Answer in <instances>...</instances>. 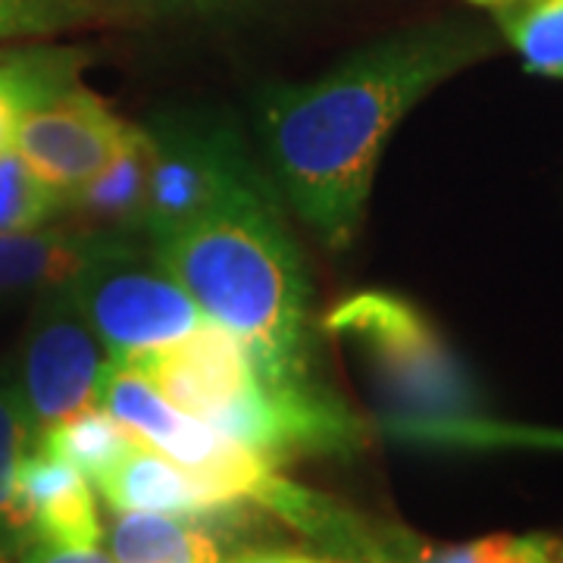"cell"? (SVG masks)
<instances>
[{
	"mask_svg": "<svg viewBox=\"0 0 563 563\" xmlns=\"http://www.w3.org/2000/svg\"><path fill=\"white\" fill-rule=\"evenodd\" d=\"M125 366L141 373L173 407L203 422L257 376L244 344L213 320Z\"/></svg>",
	"mask_w": 563,
	"mask_h": 563,
	"instance_id": "8",
	"label": "cell"
},
{
	"mask_svg": "<svg viewBox=\"0 0 563 563\" xmlns=\"http://www.w3.org/2000/svg\"><path fill=\"white\" fill-rule=\"evenodd\" d=\"M38 429L25 407L13 366H0V563L32 542V526L20 501V466L35 448Z\"/></svg>",
	"mask_w": 563,
	"mask_h": 563,
	"instance_id": "14",
	"label": "cell"
},
{
	"mask_svg": "<svg viewBox=\"0 0 563 563\" xmlns=\"http://www.w3.org/2000/svg\"><path fill=\"white\" fill-rule=\"evenodd\" d=\"M110 361L69 291V282L38 295L20 351V383L35 429L95 401V385Z\"/></svg>",
	"mask_w": 563,
	"mask_h": 563,
	"instance_id": "5",
	"label": "cell"
},
{
	"mask_svg": "<svg viewBox=\"0 0 563 563\" xmlns=\"http://www.w3.org/2000/svg\"><path fill=\"white\" fill-rule=\"evenodd\" d=\"M135 125L120 120L88 88L73 85L22 117L13 151L57 191H73L132 139Z\"/></svg>",
	"mask_w": 563,
	"mask_h": 563,
	"instance_id": "6",
	"label": "cell"
},
{
	"mask_svg": "<svg viewBox=\"0 0 563 563\" xmlns=\"http://www.w3.org/2000/svg\"><path fill=\"white\" fill-rule=\"evenodd\" d=\"M107 16V0H0V44L38 41Z\"/></svg>",
	"mask_w": 563,
	"mask_h": 563,
	"instance_id": "20",
	"label": "cell"
},
{
	"mask_svg": "<svg viewBox=\"0 0 563 563\" xmlns=\"http://www.w3.org/2000/svg\"><path fill=\"white\" fill-rule=\"evenodd\" d=\"M151 135L147 157V195L141 235L161 239L185 222L198 220L229 188L247 176L232 154V144L213 132L163 129Z\"/></svg>",
	"mask_w": 563,
	"mask_h": 563,
	"instance_id": "7",
	"label": "cell"
},
{
	"mask_svg": "<svg viewBox=\"0 0 563 563\" xmlns=\"http://www.w3.org/2000/svg\"><path fill=\"white\" fill-rule=\"evenodd\" d=\"M495 51V32L479 22H422L366 44L320 79L266 91V154L322 244L347 247L361 232L376 166L398 122Z\"/></svg>",
	"mask_w": 563,
	"mask_h": 563,
	"instance_id": "1",
	"label": "cell"
},
{
	"mask_svg": "<svg viewBox=\"0 0 563 563\" xmlns=\"http://www.w3.org/2000/svg\"><path fill=\"white\" fill-rule=\"evenodd\" d=\"M495 20L529 73L563 79V0H517L498 7Z\"/></svg>",
	"mask_w": 563,
	"mask_h": 563,
	"instance_id": "18",
	"label": "cell"
},
{
	"mask_svg": "<svg viewBox=\"0 0 563 563\" xmlns=\"http://www.w3.org/2000/svg\"><path fill=\"white\" fill-rule=\"evenodd\" d=\"M103 232L81 225H35L0 232V303L44 295L76 279Z\"/></svg>",
	"mask_w": 563,
	"mask_h": 563,
	"instance_id": "11",
	"label": "cell"
},
{
	"mask_svg": "<svg viewBox=\"0 0 563 563\" xmlns=\"http://www.w3.org/2000/svg\"><path fill=\"white\" fill-rule=\"evenodd\" d=\"M232 563H354L347 558H320V554H303V551H254Z\"/></svg>",
	"mask_w": 563,
	"mask_h": 563,
	"instance_id": "22",
	"label": "cell"
},
{
	"mask_svg": "<svg viewBox=\"0 0 563 563\" xmlns=\"http://www.w3.org/2000/svg\"><path fill=\"white\" fill-rule=\"evenodd\" d=\"M151 135L135 129L132 139L101 169L63 195V213L76 217L81 229L95 232H141L147 195Z\"/></svg>",
	"mask_w": 563,
	"mask_h": 563,
	"instance_id": "12",
	"label": "cell"
},
{
	"mask_svg": "<svg viewBox=\"0 0 563 563\" xmlns=\"http://www.w3.org/2000/svg\"><path fill=\"white\" fill-rule=\"evenodd\" d=\"M63 213V191L51 188L13 147L0 151V232L35 229Z\"/></svg>",
	"mask_w": 563,
	"mask_h": 563,
	"instance_id": "19",
	"label": "cell"
},
{
	"mask_svg": "<svg viewBox=\"0 0 563 563\" xmlns=\"http://www.w3.org/2000/svg\"><path fill=\"white\" fill-rule=\"evenodd\" d=\"M81 63L79 47H0V151L13 147V135L29 110L79 85Z\"/></svg>",
	"mask_w": 563,
	"mask_h": 563,
	"instance_id": "13",
	"label": "cell"
},
{
	"mask_svg": "<svg viewBox=\"0 0 563 563\" xmlns=\"http://www.w3.org/2000/svg\"><path fill=\"white\" fill-rule=\"evenodd\" d=\"M466 3H476V7H492V10H498V7L517 3V0H466Z\"/></svg>",
	"mask_w": 563,
	"mask_h": 563,
	"instance_id": "24",
	"label": "cell"
},
{
	"mask_svg": "<svg viewBox=\"0 0 563 563\" xmlns=\"http://www.w3.org/2000/svg\"><path fill=\"white\" fill-rule=\"evenodd\" d=\"M20 501L32 539L95 548L103 539L95 492L76 466L32 448L20 466Z\"/></svg>",
	"mask_w": 563,
	"mask_h": 563,
	"instance_id": "10",
	"label": "cell"
},
{
	"mask_svg": "<svg viewBox=\"0 0 563 563\" xmlns=\"http://www.w3.org/2000/svg\"><path fill=\"white\" fill-rule=\"evenodd\" d=\"M369 563H548V536H485L463 544L379 536V548Z\"/></svg>",
	"mask_w": 563,
	"mask_h": 563,
	"instance_id": "17",
	"label": "cell"
},
{
	"mask_svg": "<svg viewBox=\"0 0 563 563\" xmlns=\"http://www.w3.org/2000/svg\"><path fill=\"white\" fill-rule=\"evenodd\" d=\"M69 291L113 363L179 342L210 320L141 232H103Z\"/></svg>",
	"mask_w": 563,
	"mask_h": 563,
	"instance_id": "4",
	"label": "cell"
},
{
	"mask_svg": "<svg viewBox=\"0 0 563 563\" xmlns=\"http://www.w3.org/2000/svg\"><path fill=\"white\" fill-rule=\"evenodd\" d=\"M181 3H225V0H181Z\"/></svg>",
	"mask_w": 563,
	"mask_h": 563,
	"instance_id": "25",
	"label": "cell"
},
{
	"mask_svg": "<svg viewBox=\"0 0 563 563\" xmlns=\"http://www.w3.org/2000/svg\"><path fill=\"white\" fill-rule=\"evenodd\" d=\"M107 542L113 563H222L203 523L166 514H120Z\"/></svg>",
	"mask_w": 563,
	"mask_h": 563,
	"instance_id": "15",
	"label": "cell"
},
{
	"mask_svg": "<svg viewBox=\"0 0 563 563\" xmlns=\"http://www.w3.org/2000/svg\"><path fill=\"white\" fill-rule=\"evenodd\" d=\"M151 244L203 317L244 344L263 383H313L301 254L254 181Z\"/></svg>",
	"mask_w": 563,
	"mask_h": 563,
	"instance_id": "2",
	"label": "cell"
},
{
	"mask_svg": "<svg viewBox=\"0 0 563 563\" xmlns=\"http://www.w3.org/2000/svg\"><path fill=\"white\" fill-rule=\"evenodd\" d=\"M95 488L117 514H166L195 523L232 520L244 507L220 501L191 470L163 457L141 439L95 479Z\"/></svg>",
	"mask_w": 563,
	"mask_h": 563,
	"instance_id": "9",
	"label": "cell"
},
{
	"mask_svg": "<svg viewBox=\"0 0 563 563\" xmlns=\"http://www.w3.org/2000/svg\"><path fill=\"white\" fill-rule=\"evenodd\" d=\"M548 563H563V536L561 539L548 536Z\"/></svg>",
	"mask_w": 563,
	"mask_h": 563,
	"instance_id": "23",
	"label": "cell"
},
{
	"mask_svg": "<svg viewBox=\"0 0 563 563\" xmlns=\"http://www.w3.org/2000/svg\"><path fill=\"white\" fill-rule=\"evenodd\" d=\"M135 442H139V435L129 432L117 417H110L98 404H88L76 413L51 422L47 429H41L35 448L76 466L85 479L95 483Z\"/></svg>",
	"mask_w": 563,
	"mask_h": 563,
	"instance_id": "16",
	"label": "cell"
},
{
	"mask_svg": "<svg viewBox=\"0 0 563 563\" xmlns=\"http://www.w3.org/2000/svg\"><path fill=\"white\" fill-rule=\"evenodd\" d=\"M20 563H113L101 548H79V544H57L32 539L20 551Z\"/></svg>",
	"mask_w": 563,
	"mask_h": 563,
	"instance_id": "21",
	"label": "cell"
},
{
	"mask_svg": "<svg viewBox=\"0 0 563 563\" xmlns=\"http://www.w3.org/2000/svg\"><path fill=\"white\" fill-rule=\"evenodd\" d=\"M322 325L361 357L385 407L407 426L476 417V385L420 307L391 291H363L335 303Z\"/></svg>",
	"mask_w": 563,
	"mask_h": 563,
	"instance_id": "3",
	"label": "cell"
}]
</instances>
